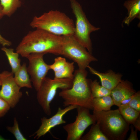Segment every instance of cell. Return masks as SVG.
<instances>
[{
	"mask_svg": "<svg viewBox=\"0 0 140 140\" xmlns=\"http://www.w3.org/2000/svg\"><path fill=\"white\" fill-rule=\"evenodd\" d=\"M62 40V36L37 29L24 37L17 47L16 52L26 58L33 53L61 55Z\"/></svg>",
	"mask_w": 140,
	"mask_h": 140,
	"instance_id": "1",
	"label": "cell"
},
{
	"mask_svg": "<svg viewBox=\"0 0 140 140\" xmlns=\"http://www.w3.org/2000/svg\"><path fill=\"white\" fill-rule=\"evenodd\" d=\"M86 69L78 68L74 73L73 83L70 89L62 90L59 96L64 100L63 106H80L92 109L90 83Z\"/></svg>",
	"mask_w": 140,
	"mask_h": 140,
	"instance_id": "2",
	"label": "cell"
},
{
	"mask_svg": "<svg viewBox=\"0 0 140 140\" xmlns=\"http://www.w3.org/2000/svg\"><path fill=\"white\" fill-rule=\"evenodd\" d=\"M30 25L33 28L60 36L73 35L75 26L73 19L65 13L53 10L34 17Z\"/></svg>",
	"mask_w": 140,
	"mask_h": 140,
	"instance_id": "3",
	"label": "cell"
},
{
	"mask_svg": "<svg viewBox=\"0 0 140 140\" xmlns=\"http://www.w3.org/2000/svg\"><path fill=\"white\" fill-rule=\"evenodd\" d=\"M96 123L109 140L124 139L129 129L118 109L106 111L93 110Z\"/></svg>",
	"mask_w": 140,
	"mask_h": 140,
	"instance_id": "4",
	"label": "cell"
},
{
	"mask_svg": "<svg viewBox=\"0 0 140 140\" xmlns=\"http://www.w3.org/2000/svg\"><path fill=\"white\" fill-rule=\"evenodd\" d=\"M71 8L76 21L73 36L75 39L92 54V44L90 33L100 28L92 25L89 22L80 4L75 0H70Z\"/></svg>",
	"mask_w": 140,
	"mask_h": 140,
	"instance_id": "5",
	"label": "cell"
},
{
	"mask_svg": "<svg viewBox=\"0 0 140 140\" xmlns=\"http://www.w3.org/2000/svg\"><path fill=\"white\" fill-rule=\"evenodd\" d=\"M73 79H51L46 77L37 91L38 102L45 113L50 116L51 113L50 104L56 95L58 89L62 90L70 88Z\"/></svg>",
	"mask_w": 140,
	"mask_h": 140,
	"instance_id": "6",
	"label": "cell"
},
{
	"mask_svg": "<svg viewBox=\"0 0 140 140\" xmlns=\"http://www.w3.org/2000/svg\"><path fill=\"white\" fill-rule=\"evenodd\" d=\"M62 36L61 55L76 63L79 68L86 69L91 62L97 60L73 35Z\"/></svg>",
	"mask_w": 140,
	"mask_h": 140,
	"instance_id": "7",
	"label": "cell"
},
{
	"mask_svg": "<svg viewBox=\"0 0 140 140\" xmlns=\"http://www.w3.org/2000/svg\"><path fill=\"white\" fill-rule=\"evenodd\" d=\"M76 109L77 115L75 121L63 127L67 133V140H81L86 129L96 122L94 116L90 114L89 109L80 106H77Z\"/></svg>",
	"mask_w": 140,
	"mask_h": 140,
	"instance_id": "8",
	"label": "cell"
},
{
	"mask_svg": "<svg viewBox=\"0 0 140 140\" xmlns=\"http://www.w3.org/2000/svg\"><path fill=\"white\" fill-rule=\"evenodd\" d=\"M45 54L44 53H33L26 57L29 61V66L27 67V72L37 92L50 70L49 65L46 64L44 60L43 56Z\"/></svg>",
	"mask_w": 140,
	"mask_h": 140,
	"instance_id": "9",
	"label": "cell"
},
{
	"mask_svg": "<svg viewBox=\"0 0 140 140\" xmlns=\"http://www.w3.org/2000/svg\"><path fill=\"white\" fill-rule=\"evenodd\" d=\"M14 74L4 71L1 73L2 87L0 97L6 101L10 107H14L22 96L20 88L15 82Z\"/></svg>",
	"mask_w": 140,
	"mask_h": 140,
	"instance_id": "10",
	"label": "cell"
},
{
	"mask_svg": "<svg viewBox=\"0 0 140 140\" xmlns=\"http://www.w3.org/2000/svg\"><path fill=\"white\" fill-rule=\"evenodd\" d=\"M77 106L70 105L64 109L59 107L56 113L48 118L43 117L41 119V124L38 129L31 136L35 135L34 138L38 139L49 132L52 128L59 125L65 124L66 122L63 119L64 116L70 111L76 109Z\"/></svg>",
	"mask_w": 140,
	"mask_h": 140,
	"instance_id": "11",
	"label": "cell"
},
{
	"mask_svg": "<svg viewBox=\"0 0 140 140\" xmlns=\"http://www.w3.org/2000/svg\"><path fill=\"white\" fill-rule=\"evenodd\" d=\"M50 69L54 72V78L57 79H73L74 69V62L67 61L66 59L61 57L54 59V63L49 65Z\"/></svg>",
	"mask_w": 140,
	"mask_h": 140,
	"instance_id": "12",
	"label": "cell"
},
{
	"mask_svg": "<svg viewBox=\"0 0 140 140\" xmlns=\"http://www.w3.org/2000/svg\"><path fill=\"white\" fill-rule=\"evenodd\" d=\"M130 82L122 80L111 91L110 95L114 105L118 107L122 101L136 93Z\"/></svg>",
	"mask_w": 140,
	"mask_h": 140,
	"instance_id": "13",
	"label": "cell"
},
{
	"mask_svg": "<svg viewBox=\"0 0 140 140\" xmlns=\"http://www.w3.org/2000/svg\"><path fill=\"white\" fill-rule=\"evenodd\" d=\"M87 68L91 74L99 78L102 86L111 91L122 80V75L119 73H116L112 70L102 73L96 71L89 65Z\"/></svg>",
	"mask_w": 140,
	"mask_h": 140,
	"instance_id": "14",
	"label": "cell"
},
{
	"mask_svg": "<svg viewBox=\"0 0 140 140\" xmlns=\"http://www.w3.org/2000/svg\"><path fill=\"white\" fill-rule=\"evenodd\" d=\"M123 5L127 9L128 15L123 21L125 24L129 25L136 18H140V0H128Z\"/></svg>",
	"mask_w": 140,
	"mask_h": 140,
	"instance_id": "15",
	"label": "cell"
},
{
	"mask_svg": "<svg viewBox=\"0 0 140 140\" xmlns=\"http://www.w3.org/2000/svg\"><path fill=\"white\" fill-rule=\"evenodd\" d=\"M26 64L24 62L14 74V80L21 88L23 87L31 88V81L27 71Z\"/></svg>",
	"mask_w": 140,
	"mask_h": 140,
	"instance_id": "16",
	"label": "cell"
},
{
	"mask_svg": "<svg viewBox=\"0 0 140 140\" xmlns=\"http://www.w3.org/2000/svg\"><path fill=\"white\" fill-rule=\"evenodd\" d=\"M114 105L110 95L93 98L92 101V110L97 111L109 110L111 107Z\"/></svg>",
	"mask_w": 140,
	"mask_h": 140,
	"instance_id": "17",
	"label": "cell"
},
{
	"mask_svg": "<svg viewBox=\"0 0 140 140\" xmlns=\"http://www.w3.org/2000/svg\"><path fill=\"white\" fill-rule=\"evenodd\" d=\"M118 107V109L121 114L129 125L132 124L140 116V112L131 107L128 105H121Z\"/></svg>",
	"mask_w": 140,
	"mask_h": 140,
	"instance_id": "18",
	"label": "cell"
},
{
	"mask_svg": "<svg viewBox=\"0 0 140 140\" xmlns=\"http://www.w3.org/2000/svg\"><path fill=\"white\" fill-rule=\"evenodd\" d=\"M1 50L5 53L11 67L12 72L14 74L20 67L21 60L19 58V54L14 51L12 48H8L3 47Z\"/></svg>",
	"mask_w": 140,
	"mask_h": 140,
	"instance_id": "19",
	"label": "cell"
},
{
	"mask_svg": "<svg viewBox=\"0 0 140 140\" xmlns=\"http://www.w3.org/2000/svg\"><path fill=\"white\" fill-rule=\"evenodd\" d=\"M81 140H109L100 129L98 124H92L89 131L82 136Z\"/></svg>",
	"mask_w": 140,
	"mask_h": 140,
	"instance_id": "20",
	"label": "cell"
},
{
	"mask_svg": "<svg viewBox=\"0 0 140 140\" xmlns=\"http://www.w3.org/2000/svg\"><path fill=\"white\" fill-rule=\"evenodd\" d=\"M4 15L10 16L21 5L19 0H0Z\"/></svg>",
	"mask_w": 140,
	"mask_h": 140,
	"instance_id": "21",
	"label": "cell"
},
{
	"mask_svg": "<svg viewBox=\"0 0 140 140\" xmlns=\"http://www.w3.org/2000/svg\"><path fill=\"white\" fill-rule=\"evenodd\" d=\"M90 86L92 98L110 95L111 91L100 85L96 80L90 81Z\"/></svg>",
	"mask_w": 140,
	"mask_h": 140,
	"instance_id": "22",
	"label": "cell"
},
{
	"mask_svg": "<svg viewBox=\"0 0 140 140\" xmlns=\"http://www.w3.org/2000/svg\"><path fill=\"white\" fill-rule=\"evenodd\" d=\"M7 129L13 135L16 140H27L21 132L19 128L18 122L16 118H14L13 126L12 127H8Z\"/></svg>",
	"mask_w": 140,
	"mask_h": 140,
	"instance_id": "23",
	"label": "cell"
},
{
	"mask_svg": "<svg viewBox=\"0 0 140 140\" xmlns=\"http://www.w3.org/2000/svg\"><path fill=\"white\" fill-rule=\"evenodd\" d=\"M131 107L140 112V92L138 91L135 93L128 104Z\"/></svg>",
	"mask_w": 140,
	"mask_h": 140,
	"instance_id": "24",
	"label": "cell"
},
{
	"mask_svg": "<svg viewBox=\"0 0 140 140\" xmlns=\"http://www.w3.org/2000/svg\"><path fill=\"white\" fill-rule=\"evenodd\" d=\"M10 108L9 104L0 97V117L4 116Z\"/></svg>",
	"mask_w": 140,
	"mask_h": 140,
	"instance_id": "25",
	"label": "cell"
},
{
	"mask_svg": "<svg viewBox=\"0 0 140 140\" xmlns=\"http://www.w3.org/2000/svg\"><path fill=\"white\" fill-rule=\"evenodd\" d=\"M131 131L129 137L128 138L127 140H138L137 135V130L135 129H134L132 125L131 127Z\"/></svg>",
	"mask_w": 140,
	"mask_h": 140,
	"instance_id": "26",
	"label": "cell"
},
{
	"mask_svg": "<svg viewBox=\"0 0 140 140\" xmlns=\"http://www.w3.org/2000/svg\"><path fill=\"white\" fill-rule=\"evenodd\" d=\"M0 44L4 47L9 46L11 45L12 43L3 38L0 34Z\"/></svg>",
	"mask_w": 140,
	"mask_h": 140,
	"instance_id": "27",
	"label": "cell"
},
{
	"mask_svg": "<svg viewBox=\"0 0 140 140\" xmlns=\"http://www.w3.org/2000/svg\"><path fill=\"white\" fill-rule=\"evenodd\" d=\"M137 131H140V116H139L132 124Z\"/></svg>",
	"mask_w": 140,
	"mask_h": 140,
	"instance_id": "28",
	"label": "cell"
},
{
	"mask_svg": "<svg viewBox=\"0 0 140 140\" xmlns=\"http://www.w3.org/2000/svg\"><path fill=\"white\" fill-rule=\"evenodd\" d=\"M2 8L0 3V19L4 16L2 12Z\"/></svg>",
	"mask_w": 140,
	"mask_h": 140,
	"instance_id": "29",
	"label": "cell"
},
{
	"mask_svg": "<svg viewBox=\"0 0 140 140\" xmlns=\"http://www.w3.org/2000/svg\"><path fill=\"white\" fill-rule=\"evenodd\" d=\"M1 85V73H0V86Z\"/></svg>",
	"mask_w": 140,
	"mask_h": 140,
	"instance_id": "30",
	"label": "cell"
}]
</instances>
